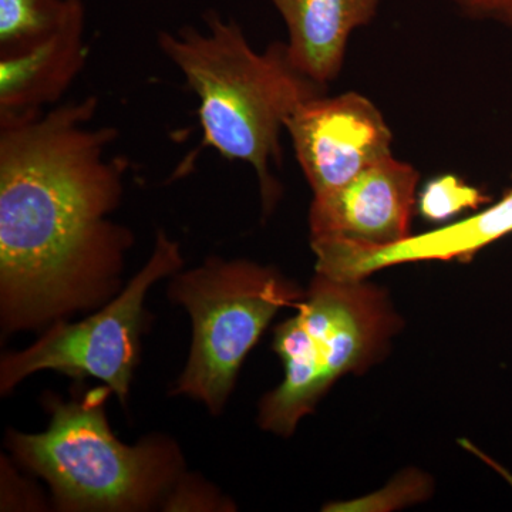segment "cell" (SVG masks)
<instances>
[{
    "label": "cell",
    "instance_id": "1",
    "mask_svg": "<svg viewBox=\"0 0 512 512\" xmlns=\"http://www.w3.org/2000/svg\"><path fill=\"white\" fill-rule=\"evenodd\" d=\"M99 99L0 119V316L5 332L39 328L119 293L130 229L111 220L127 161L93 124Z\"/></svg>",
    "mask_w": 512,
    "mask_h": 512
},
{
    "label": "cell",
    "instance_id": "9",
    "mask_svg": "<svg viewBox=\"0 0 512 512\" xmlns=\"http://www.w3.org/2000/svg\"><path fill=\"white\" fill-rule=\"evenodd\" d=\"M510 234L512 184L500 200L466 220L424 234L410 235L390 247L323 245L313 248L316 274L339 281H360L380 269L394 265L427 261L470 262L478 252Z\"/></svg>",
    "mask_w": 512,
    "mask_h": 512
},
{
    "label": "cell",
    "instance_id": "3",
    "mask_svg": "<svg viewBox=\"0 0 512 512\" xmlns=\"http://www.w3.org/2000/svg\"><path fill=\"white\" fill-rule=\"evenodd\" d=\"M111 393L100 386L72 402L50 397L46 431L8 433L13 456L50 485L60 510L147 511L181 481L175 441L153 436L127 446L114 436L104 412Z\"/></svg>",
    "mask_w": 512,
    "mask_h": 512
},
{
    "label": "cell",
    "instance_id": "12",
    "mask_svg": "<svg viewBox=\"0 0 512 512\" xmlns=\"http://www.w3.org/2000/svg\"><path fill=\"white\" fill-rule=\"evenodd\" d=\"M79 0H0V57L18 55L52 36Z\"/></svg>",
    "mask_w": 512,
    "mask_h": 512
},
{
    "label": "cell",
    "instance_id": "8",
    "mask_svg": "<svg viewBox=\"0 0 512 512\" xmlns=\"http://www.w3.org/2000/svg\"><path fill=\"white\" fill-rule=\"evenodd\" d=\"M420 174L390 156L336 190L313 195L311 245L384 248L409 238Z\"/></svg>",
    "mask_w": 512,
    "mask_h": 512
},
{
    "label": "cell",
    "instance_id": "13",
    "mask_svg": "<svg viewBox=\"0 0 512 512\" xmlns=\"http://www.w3.org/2000/svg\"><path fill=\"white\" fill-rule=\"evenodd\" d=\"M491 198L454 174L439 175L419 195L421 217L430 222H447L466 210H478Z\"/></svg>",
    "mask_w": 512,
    "mask_h": 512
},
{
    "label": "cell",
    "instance_id": "7",
    "mask_svg": "<svg viewBox=\"0 0 512 512\" xmlns=\"http://www.w3.org/2000/svg\"><path fill=\"white\" fill-rule=\"evenodd\" d=\"M296 160L313 195L325 194L393 156V133L363 94H326L303 103L286 120Z\"/></svg>",
    "mask_w": 512,
    "mask_h": 512
},
{
    "label": "cell",
    "instance_id": "2",
    "mask_svg": "<svg viewBox=\"0 0 512 512\" xmlns=\"http://www.w3.org/2000/svg\"><path fill=\"white\" fill-rule=\"evenodd\" d=\"M204 23V30H164L158 47L197 96L202 144L227 160L251 165L269 214L281 197L272 167L282 164L286 120L328 87L296 70L285 42L256 52L237 20L208 10Z\"/></svg>",
    "mask_w": 512,
    "mask_h": 512
},
{
    "label": "cell",
    "instance_id": "10",
    "mask_svg": "<svg viewBox=\"0 0 512 512\" xmlns=\"http://www.w3.org/2000/svg\"><path fill=\"white\" fill-rule=\"evenodd\" d=\"M86 9L76 3L52 36L18 55L0 57V119L55 107L87 62Z\"/></svg>",
    "mask_w": 512,
    "mask_h": 512
},
{
    "label": "cell",
    "instance_id": "6",
    "mask_svg": "<svg viewBox=\"0 0 512 512\" xmlns=\"http://www.w3.org/2000/svg\"><path fill=\"white\" fill-rule=\"evenodd\" d=\"M183 262L180 244L158 231L147 264L99 312L82 322L52 323L28 349L3 356L0 393L9 394L33 373L55 370L76 379L89 376L101 380L126 406L140 359L148 289L180 271Z\"/></svg>",
    "mask_w": 512,
    "mask_h": 512
},
{
    "label": "cell",
    "instance_id": "14",
    "mask_svg": "<svg viewBox=\"0 0 512 512\" xmlns=\"http://www.w3.org/2000/svg\"><path fill=\"white\" fill-rule=\"evenodd\" d=\"M461 15L495 23L512 32V0H444Z\"/></svg>",
    "mask_w": 512,
    "mask_h": 512
},
{
    "label": "cell",
    "instance_id": "4",
    "mask_svg": "<svg viewBox=\"0 0 512 512\" xmlns=\"http://www.w3.org/2000/svg\"><path fill=\"white\" fill-rule=\"evenodd\" d=\"M296 309L275 330L284 382L259 404V426L282 437L292 436L336 380L380 359L400 328L386 293L365 279L339 281L316 274Z\"/></svg>",
    "mask_w": 512,
    "mask_h": 512
},
{
    "label": "cell",
    "instance_id": "5",
    "mask_svg": "<svg viewBox=\"0 0 512 512\" xmlns=\"http://www.w3.org/2000/svg\"><path fill=\"white\" fill-rule=\"evenodd\" d=\"M295 282L255 262L211 256L173 278L168 296L192 320L190 356L173 390L214 416L224 410L239 369L278 311L305 298Z\"/></svg>",
    "mask_w": 512,
    "mask_h": 512
},
{
    "label": "cell",
    "instance_id": "11",
    "mask_svg": "<svg viewBox=\"0 0 512 512\" xmlns=\"http://www.w3.org/2000/svg\"><path fill=\"white\" fill-rule=\"evenodd\" d=\"M288 30L289 59L303 76L328 87L338 79L350 37L379 13L382 0H269Z\"/></svg>",
    "mask_w": 512,
    "mask_h": 512
}]
</instances>
